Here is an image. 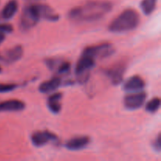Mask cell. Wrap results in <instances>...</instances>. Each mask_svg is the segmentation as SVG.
I'll return each mask as SVG.
<instances>
[{
	"instance_id": "obj_4",
	"label": "cell",
	"mask_w": 161,
	"mask_h": 161,
	"mask_svg": "<svg viewBox=\"0 0 161 161\" xmlns=\"http://www.w3.org/2000/svg\"><path fill=\"white\" fill-rule=\"evenodd\" d=\"M115 47L109 42H103L97 45L91 46L84 49L82 54L91 57L93 59L96 58H105L111 56L114 53Z\"/></svg>"
},
{
	"instance_id": "obj_13",
	"label": "cell",
	"mask_w": 161,
	"mask_h": 161,
	"mask_svg": "<svg viewBox=\"0 0 161 161\" xmlns=\"http://www.w3.org/2000/svg\"><path fill=\"white\" fill-rule=\"evenodd\" d=\"M61 83V80L60 77L55 76L50 79V80L43 82L39 86V91L43 94L53 92L60 87Z\"/></svg>"
},
{
	"instance_id": "obj_12",
	"label": "cell",
	"mask_w": 161,
	"mask_h": 161,
	"mask_svg": "<svg viewBox=\"0 0 161 161\" xmlns=\"http://www.w3.org/2000/svg\"><path fill=\"white\" fill-rule=\"evenodd\" d=\"M25 105L22 101L12 99L0 102V113L3 112H20L25 109Z\"/></svg>"
},
{
	"instance_id": "obj_6",
	"label": "cell",
	"mask_w": 161,
	"mask_h": 161,
	"mask_svg": "<svg viewBox=\"0 0 161 161\" xmlns=\"http://www.w3.org/2000/svg\"><path fill=\"white\" fill-rule=\"evenodd\" d=\"M147 94L143 91L134 92L133 94L125 96L124 99V105L128 110H136L141 108L146 102Z\"/></svg>"
},
{
	"instance_id": "obj_18",
	"label": "cell",
	"mask_w": 161,
	"mask_h": 161,
	"mask_svg": "<svg viewBox=\"0 0 161 161\" xmlns=\"http://www.w3.org/2000/svg\"><path fill=\"white\" fill-rule=\"evenodd\" d=\"M160 107V99L159 97H153L146 105V110L148 113H155Z\"/></svg>"
},
{
	"instance_id": "obj_7",
	"label": "cell",
	"mask_w": 161,
	"mask_h": 161,
	"mask_svg": "<svg viewBox=\"0 0 161 161\" xmlns=\"http://www.w3.org/2000/svg\"><path fill=\"white\" fill-rule=\"evenodd\" d=\"M31 142L36 147H42L48 144L50 142H56L58 141V138L53 133L44 130V131H36L31 135Z\"/></svg>"
},
{
	"instance_id": "obj_9",
	"label": "cell",
	"mask_w": 161,
	"mask_h": 161,
	"mask_svg": "<svg viewBox=\"0 0 161 161\" xmlns=\"http://www.w3.org/2000/svg\"><path fill=\"white\" fill-rule=\"evenodd\" d=\"M35 9L39 16V19L42 18L49 21H58L60 16L55 13V11L50 6L45 4H33Z\"/></svg>"
},
{
	"instance_id": "obj_25",
	"label": "cell",
	"mask_w": 161,
	"mask_h": 161,
	"mask_svg": "<svg viewBox=\"0 0 161 161\" xmlns=\"http://www.w3.org/2000/svg\"><path fill=\"white\" fill-rule=\"evenodd\" d=\"M2 60H3V58L1 56V55H0V61H2Z\"/></svg>"
},
{
	"instance_id": "obj_2",
	"label": "cell",
	"mask_w": 161,
	"mask_h": 161,
	"mask_svg": "<svg viewBox=\"0 0 161 161\" xmlns=\"http://www.w3.org/2000/svg\"><path fill=\"white\" fill-rule=\"evenodd\" d=\"M140 17L137 11L127 9L123 11L108 25V31L113 33H122L131 31L139 25Z\"/></svg>"
},
{
	"instance_id": "obj_22",
	"label": "cell",
	"mask_w": 161,
	"mask_h": 161,
	"mask_svg": "<svg viewBox=\"0 0 161 161\" xmlns=\"http://www.w3.org/2000/svg\"><path fill=\"white\" fill-rule=\"evenodd\" d=\"M14 28L9 24H0V33H11Z\"/></svg>"
},
{
	"instance_id": "obj_20",
	"label": "cell",
	"mask_w": 161,
	"mask_h": 161,
	"mask_svg": "<svg viewBox=\"0 0 161 161\" xmlns=\"http://www.w3.org/2000/svg\"><path fill=\"white\" fill-rule=\"evenodd\" d=\"M45 62L48 69H50V70H55L61 61L60 60L56 59V58H49V59L46 60Z\"/></svg>"
},
{
	"instance_id": "obj_16",
	"label": "cell",
	"mask_w": 161,
	"mask_h": 161,
	"mask_svg": "<svg viewBox=\"0 0 161 161\" xmlns=\"http://www.w3.org/2000/svg\"><path fill=\"white\" fill-rule=\"evenodd\" d=\"M18 9V3L17 0H9L2 11V17L5 20H10L13 18Z\"/></svg>"
},
{
	"instance_id": "obj_15",
	"label": "cell",
	"mask_w": 161,
	"mask_h": 161,
	"mask_svg": "<svg viewBox=\"0 0 161 161\" xmlns=\"http://www.w3.org/2000/svg\"><path fill=\"white\" fill-rule=\"evenodd\" d=\"M23 53L24 50L22 46H15V47L6 51V57H5V58H3V60L7 63L16 62V61H17L22 58Z\"/></svg>"
},
{
	"instance_id": "obj_17",
	"label": "cell",
	"mask_w": 161,
	"mask_h": 161,
	"mask_svg": "<svg viewBox=\"0 0 161 161\" xmlns=\"http://www.w3.org/2000/svg\"><path fill=\"white\" fill-rule=\"evenodd\" d=\"M157 0H142L140 7L145 15H150L156 9Z\"/></svg>"
},
{
	"instance_id": "obj_1",
	"label": "cell",
	"mask_w": 161,
	"mask_h": 161,
	"mask_svg": "<svg viewBox=\"0 0 161 161\" xmlns=\"http://www.w3.org/2000/svg\"><path fill=\"white\" fill-rule=\"evenodd\" d=\"M113 5L109 2L91 1L71 9L69 17L75 21H94L106 15L111 11Z\"/></svg>"
},
{
	"instance_id": "obj_14",
	"label": "cell",
	"mask_w": 161,
	"mask_h": 161,
	"mask_svg": "<svg viewBox=\"0 0 161 161\" xmlns=\"http://www.w3.org/2000/svg\"><path fill=\"white\" fill-rule=\"evenodd\" d=\"M61 93H55L50 96L47 100V107L53 114H58L61 109V100L62 98Z\"/></svg>"
},
{
	"instance_id": "obj_24",
	"label": "cell",
	"mask_w": 161,
	"mask_h": 161,
	"mask_svg": "<svg viewBox=\"0 0 161 161\" xmlns=\"http://www.w3.org/2000/svg\"><path fill=\"white\" fill-rule=\"evenodd\" d=\"M5 39H6V36H5L4 33H0V45L3 43V42L5 40Z\"/></svg>"
},
{
	"instance_id": "obj_26",
	"label": "cell",
	"mask_w": 161,
	"mask_h": 161,
	"mask_svg": "<svg viewBox=\"0 0 161 161\" xmlns=\"http://www.w3.org/2000/svg\"><path fill=\"white\" fill-rule=\"evenodd\" d=\"M28 1H39V0H28Z\"/></svg>"
},
{
	"instance_id": "obj_11",
	"label": "cell",
	"mask_w": 161,
	"mask_h": 161,
	"mask_svg": "<svg viewBox=\"0 0 161 161\" xmlns=\"http://www.w3.org/2000/svg\"><path fill=\"white\" fill-rule=\"evenodd\" d=\"M91 142V138L87 136H80L71 138L64 145L65 148L71 151H78L86 148Z\"/></svg>"
},
{
	"instance_id": "obj_21",
	"label": "cell",
	"mask_w": 161,
	"mask_h": 161,
	"mask_svg": "<svg viewBox=\"0 0 161 161\" xmlns=\"http://www.w3.org/2000/svg\"><path fill=\"white\" fill-rule=\"evenodd\" d=\"M17 87V85L14 84V83H8V84L0 83V93L10 92V91H14Z\"/></svg>"
},
{
	"instance_id": "obj_8",
	"label": "cell",
	"mask_w": 161,
	"mask_h": 161,
	"mask_svg": "<svg viewBox=\"0 0 161 161\" xmlns=\"http://www.w3.org/2000/svg\"><path fill=\"white\" fill-rule=\"evenodd\" d=\"M126 66L124 64H118L116 66L105 70V74L110 79L113 85L120 84L124 80Z\"/></svg>"
},
{
	"instance_id": "obj_19",
	"label": "cell",
	"mask_w": 161,
	"mask_h": 161,
	"mask_svg": "<svg viewBox=\"0 0 161 161\" xmlns=\"http://www.w3.org/2000/svg\"><path fill=\"white\" fill-rule=\"evenodd\" d=\"M71 69V64L68 61H61L58 67L57 68V72L58 74H66L69 72Z\"/></svg>"
},
{
	"instance_id": "obj_10",
	"label": "cell",
	"mask_w": 161,
	"mask_h": 161,
	"mask_svg": "<svg viewBox=\"0 0 161 161\" xmlns=\"http://www.w3.org/2000/svg\"><path fill=\"white\" fill-rule=\"evenodd\" d=\"M145 86L146 83L142 77H140L139 75H133L124 83L123 90L129 93L138 92L142 91Z\"/></svg>"
},
{
	"instance_id": "obj_3",
	"label": "cell",
	"mask_w": 161,
	"mask_h": 161,
	"mask_svg": "<svg viewBox=\"0 0 161 161\" xmlns=\"http://www.w3.org/2000/svg\"><path fill=\"white\" fill-rule=\"evenodd\" d=\"M95 65V61L91 57L82 54L75 65V73L76 80L80 84H84L91 76V71Z\"/></svg>"
},
{
	"instance_id": "obj_23",
	"label": "cell",
	"mask_w": 161,
	"mask_h": 161,
	"mask_svg": "<svg viewBox=\"0 0 161 161\" xmlns=\"http://www.w3.org/2000/svg\"><path fill=\"white\" fill-rule=\"evenodd\" d=\"M160 134H159L158 135H157V138H156L155 140H154L153 142L152 143V146H153V149L155 151H157V152H160V149H161V140H160Z\"/></svg>"
},
{
	"instance_id": "obj_5",
	"label": "cell",
	"mask_w": 161,
	"mask_h": 161,
	"mask_svg": "<svg viewBox=\"0 0 161 161\" xmlns=\"http://www.w3.org/2000/svg\"><path fill=\"white\" fill-rule=\"evenodd\" d=\"M39 17L35 9L34 5H29L24 9L20 17V28L28 30L33 28L39 22Z\"/></svg>"
},
{
	"instance_id": "obj_27",
	"label": "cell",
	"mask_w": 161,
	"mask_h": 161,
	"mask_svg": "<svg viewBox=\"0 0 161 161\" xmlns=\"http://www.w3.org/2000/svg\"><path fill=\"white\" fill-rule=\"evenodd\" d=\"M0 72H2V68L0 67Z\"/></svg>"
}]
</instances>
